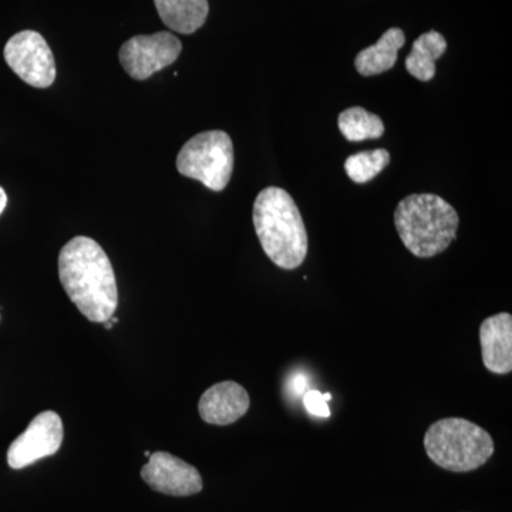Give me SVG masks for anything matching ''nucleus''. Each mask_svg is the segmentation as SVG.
Listing matches in <instances>:
<instances>
[{
  "mask_svg": "<svg viewBox=\"0 0 512 512\" xmlns=\"http://www.w3.org/2000/svg\"><path fill=\"white\" fill-rule=\"evenodd\" d=\"M251 406L245 387L237 382L214 384L202 394L198 403L201 419L214 426H229L244 417Z\"/></svg>",
  "mask_w": 512,
  "mask_h": 512,
  "instance_id": "9d476101",
  "label": "nucleus"
},
{
  "mask_svg": "<svg viewBox=\"0 0 512 512\" xmlns=\"http://www.w3.org/2000/svg\"><path fill=\"white\" fill-rule=\"evenodd\" d=\"M6 205H8V195H6L5 190L0 187V214L5 211Z\"/></svg>",
  "mask_w": 512,
  "mask_h": 512,
  "instance_id": "a211bd4d",
  "label": "nucleus"
},
{
  "mask_svg": "<svg viewBox=\"0 0 512 512\" xmlns=\"http://www.w3.org/2000/svg\"><path fill=\"white\" fill-rule=\"evenodd\" d=\"M394 225L404 247L417 258L443 254L457 237V211L436 194H413L399 202Z\"/></svg>",
  "mask_w": 512,
  "mask_h": 512,
  "instance_id": "7ed1b4c3",
  "label": "nucleus"
},
{
  "mask_svg": "<svg viewBox=\"0 0 512 512\" xmlns=\"http://www.w3.org/2000/svg\"><path fill=\"white\" fill-rule=\"evenodd\" d=\"M63 421L59 414L46 410L30 421L28 429L10 444L8 464L13 470L22 468L53 456L63 443Z\"/></svg>",
  "mask_w": 512,
  "mask_h": 512,
  "instance_id": "6e6552de",
  "label": "nucleus"
},
{
  "mask_svg": "<svg viewBox=\"0 0 512 512\" xmlns=\"http://www.w3.org/2000/svg\"><path fill=\"white\" fill-rule=\"evenodd\" d=\"M481 356L488 372L510 375L512 372V316L498 313L484 319L480 326Z\"/></svg>",
  "mask_w": 512,
  "mask_h": 512,
  "instance_id": "9b49d317",
  "label": "nucleus"
},
{
  "mask_svg": "<svg viewBox=\"0 0 512 512\" xmlns=\"http://www.w3.org/2000/svg\"><path fill=\"white\" fill-rule=\"evenodd\" d=\"M447 50V42L439 32L424 33L413 43L412 52L407 56V72L420 82H430L436 76V62Z\"/></svg>",
  "mask_w": 512,
  "mask_h": 512,
  "instance_id": "4468645a",
  "label": "nucleus"
},
{
  "mask_svg": "<svg viewBox=\"0 0 512 512\" xmlns=\"http://www.w3.org/2000/svg\"><path fill=\"white\" fill-rule=\"evenodd\" d=\"M390 163V153L384 148L373 151H360L346 158L345 171L356 184H366L382 173Z\"/></svg>",
  "mask_w": 512,
  "mask_h": 512,
  "instance_id": "dca6fc26",
  "label": "nucleus"
},
{
  "mask_svg": "<svg viewBox=\"0 0 512 512\" xmlns=\"http://www.w3.org/2000/svg\"><path fill=\"white\" fill-rule=\"evenodd\" d=\"M178 173L208 190L227 188L234 171V144L225 131H204L188 140L177 156Z\"/></svg>",
  "mask_w": 512,
  "mask_h": 512,
  "instance_id": "39448f33",
  "label": "nucleus"
},
{
  "mask_svg": "<svg viewBox=\"0 0 512 512\" xmlns=\"http://www.w3.org/2000/svg\"><path fill=\"white\" fill-rule=\"evenodd\" d=\"M144 456L150 457L151 456L150 451H146V453H144Z\"/></svg>",
  "mask_w": 512,
  "mask_h": 512,
  "instance_id": "aec40b11",
  "label": "nucleus"
},
{
  "mask_svg": "<svg viewBox=\"0 0 512 512\" xmlns=\"http://www.w3.org/2000/svg\"><path fill=\"white\" fill-rule=\"evenodd\" d=\"M252 221L265 255L279 268L293 271L308 255L309 239L301 211L291 195L278 187L259 192Z\"/></svg>",
  "mask_w": 512,
  "mask_h": 512,
  "instance_id": "f03ea898",
  "label": "nucleus"
},
{
  "mask_svg": "<svg viewBox=\"0 0 512 512\" xmlns=\"http://www.w3.org/2000/svg\"><path fill=\"white\" fill-rule=\"evenodd\" d=\"M154 5L164 25L183 35L201 29L210 13L208 0H154Z\"/></svg>",
  "mask_w": 512,
  "mask_h": 512,
  "instance_id": "f8f14e48",
  "label": "nucleus"
},
{
  "mask_svg": "<svg viewBox=\"0 0 512 512\" xmlns=\"http://www.w3.org/2000/svg\"><path fill=\"white\" fill-rule=\"evenodd\" d=\"M6 63L23 82L47 89L56 80V62L45 37L35 30H23L6 43Z\"/></svg>",
  "mask_w": 512,
  "mask_h": 512,
  "instance_id": "423d86ee",
  "label": "nucleus"
},
{
  "mask_svg": "<svg viewBox=\"0 0 512 512\" xmlns=\"http://www.w3.org/2000/svg\"><path fill=\"white\" fill-rule=\"evenodd\" d=\"M116 323H119V319L116 318V316H111L107 322H104V325H106L107 329L113 328V325H116Z\"/></svg>",
  "mask_w": 512,
  "mask_h": 512,
  "instance_id": "6ab92c4d",
  "label": "nucleus"
},
{
  "mask_svg": "<svg viewBox=\"0 0 512 512\" xmlns=\"http://www.w3.org/2000/svg\"><path fill=\"white\" fill-rule=\"evenodd\" d=\"M59 279L70 301L90 322L104 323L119 306L113 265L99 242L70 239L59 254Z\"/></svg>",
  "mask_w": 512,
  "mask_h": 512,
  "instance_id": "f257e3e1",
  "label": "nucleus"
},
{
  "mask_svg": "<svg viewBox=\"0 0 512 512\" xmlns=\"http://www.w3.org/2000/svg\"><path fill=\"white\" fill-rule=\"evenodd\" d=\"M332 400V394L320 393L319 390H308L303 394V406L308 410L312 416L316 417H330V409L328 402Z\"/></svg>",
  "mask_w": 512,
  "mask_h": 512,
  "instance_id": "f3484780",
  "label": "nucleus"
},
{
  "mask_svg": "<svg viewBox=\"0 0 512 512\" xmlns=\"http://www.w3.org/2000/svg\"><path fill=\"white\" fill-rule=\"evenodd\" d=\"M424 450L434 464L451 473H468L493 457V437L466 419L450 417L431 424L424 436Z\"/></svg>",
  "mask_w": 512,
  "mask_h": 512,
  "instance_id": "20e7f679",
  "label": "nucleus"
},
{
  "mask_svg": "<svg viewBox=\"0 0 512 512\" xmlns=\"http://www.w3.org/2000/svg\"><path fill=\"white\" fill-rule=\"evenodd\" d=\"M406 43V36L399 28L387 30L376 45L367 47L356 56L355 67L362 76H377L389 72L397 62V55Z\"/></svg>",
  "mask_w": 512,
  "mask_h": 512,
  "instance_id": "ddd939ff",
  "label": "nucleus"
},
{
  "mask_svg": "<svg viewBox=\"0 0 512 512\" xmlns=\"http://www.w3.org/2000/svg\"><path fill=\"white\" fill-rule=\"evenodd\" d=\"M339 130L348 141L376 140L384 134L382 119L363 107H350L339 116Z\"/></svg>",
  "mask_w": 512,
  "mask_h": 512,
  "instance_id": "2eb2a0df",
  "label": "nucleus"
},
{
  "mask_svg": "<svg viewBox=\"0 0 512 512\" xmlns=\"http://www.w3.org/2000/svg\"><path fill=\"white\" fill-rule=\"evenodd\" d=\"M181 50L183 45L177 36L170 32H158L131 37L121 46L119 59L131 79L143 82L173 64Z\"/></svg>",
  "mask_w": 512,
  "mask_h": 512,
  "instance_id": "0eeeda50",
  "label": "nucleus"
},
{
  "mask_svg": "<svg viewBox=\"0 0 512 512\" xmlns=\"http://www.w3.org/2000/svg\"><path fill=\"white\" fill-rule=\"evenodd\" d=\"M141 477L158 493L188 497L201 493L202 478L197 468L165 451L151 454Z\"/></svg>",
  "mask_w": 512,
  "mask_h": 512,
  "instance_id": "1a4fd4ad",
  "label": "nucleus"
}]
</instances>
